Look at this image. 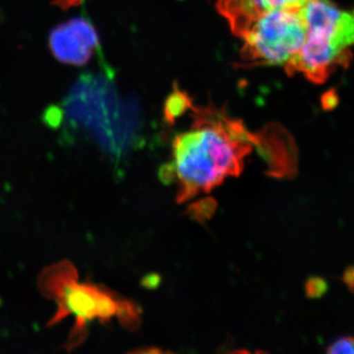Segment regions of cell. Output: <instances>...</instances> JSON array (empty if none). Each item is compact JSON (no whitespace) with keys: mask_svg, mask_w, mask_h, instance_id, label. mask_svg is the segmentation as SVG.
Here are the masks:
<instances>
[{"mask_svg":"<svg viewBox=\"0 0 354 354\" xmlns=\"http://www.w3.org/2000/svg\"><path fill=\"white\" fill-rule=\"evenodd\" d=\"M193 109L190 129L174 138L171 162L160 171L165 181L176 183L179 203L211 192L227 177L239 176L257 143V134L225 111L215 106Z\"/></svg>","mask_w":354,"mask_h":354,"instance_id":"1","label":"cell"},{"mask_svg":"<svg viewBox=\"0 0 354 354\" xmlns=\"http://www.w3.org/2000/svg\"><path fill=\"white\" fill-rule=\"evenodd\" d=\"M39 286L44 297L57 304V311L48 325H55L67 316L75 318V325L65 344L68 351L86 339L88 325L94 320L109 322L116 318L129 330L140 325V311L136 305L102 286L80 283L75 267L68 261H62L44 270Z\"/></svg>","mask_w":354,"mask_h":354,"instance_id":"2","label":"cell"},{"mask_svg":"<svg viewBox=\"0 0 354 354\" xmlns=\"http://www.w3.org/2000/svg\"><path fill=\"white\" fill-rule=\"evenodd\" d=\"M301 14L304 43L283 68L290 76L301 73L311 82L322 84L351 62L354 10H342L330 0H307Z\"/></svg>","mask_w":354,"mask_h":354,"instance_id":"3","label":"cell"},{"mask_svg":"<svg viewBox=\"0 0 354 354\" xmlns=\"http://www.w3.org/2000/svg\"><path fill=\"white\" fill-rule=\"evenodd\" d=\"M301 9H276L261 16L241 38L242 64L285 67L304 43Z\"/></svg>","mask_w":354,"mask_h":354,"instance_id":"4","label":"cell"},{"mask_svg":"<svg viewBox=\"0 0 354 354\" xmlns=\"http://www.w3.org/2000/svg\"><path fill=\"white\" fill-rule=\"evenodd\" d=\"M97 46L99 37L95 28L83 18L57 26L50 35V50L64 64H85Z\"/></svg>","mask_w":354,"mask_h":354,"instance_id":"5","label":"cell"},{"mask_svg":"<svg viewBox=\"0 0 354 354\" xmlns=\"http://www.w3.org/2000/svg\"><path fill=\"white\" fill-rule=\"evenodd\" d=\"M256 147L268 165L267 174L274 178L291 179L298 174V151L290 133L278 127L257 134Z\"/></svg>","mask_w":354,"mask_h":354,"instance_id":"6","label":"cell"},{"mask_svg":"<svg viewBox=\"0 0 354 354\" xmlns=\"http://www.w3.org/2000/svg\"><path fill=\"white\" fill-rule=\"evenodd\" d=\"M307 0H218L216 8L235 36L242 38L261 16L281 8L301 9Z\"/></svg>","mask_w":354,"mask_h":354,"instance_id":"7","label":"cell"},{"mask_svg":"<svg viewBox=\"0 0 354 354\" xmlns=\"http://www.w3.org/2000/svg\"><path fill=\"white\" fill-rule=\"evenodd\" d=\"M330 354H354V335H342L328 346Z\"/></svg>","mask_w":354,"mask_h":354,"instance_id":"8","label":"cell"},{"mask_svg":"<svg viewBox=\"0 0 354 354\" xmlns=\"http://www.w3.org/2000/svg\"><path fill=\"white\" fill-rule=\"evenodd\" d=\"M327 290V283L323 279L311 278L306 283V293L308 297H321Z\"/></svg>","mask_w":354,"mask_h":354,"instance_id":"9","label":"cell"},{"mask_svg":"<svg viewBox=\"0 0 354 354\" xmlns=\"http://www.w3.org/2000/svg\"><path fill=\"white\" fill-rule=\"evenodd\" d=\"M344 283L348 285L351 290H354V268L353 269L346 270L344 274Z\"/></svg>","mask_w":354,"mask_h":354,"instance_id":"10","label":"cell"}]
</instances>
